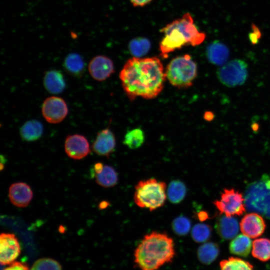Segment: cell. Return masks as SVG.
Masks as SVG:
<instances>
[{
  "mask_svg": "<svg viewBox=\"0 0 270 270\" xmlns=\"http://www.w3.org/2000/svg\"><path fill=\"white\" fill-rule=\"evenodd\" d=\"M122 88L129 99H152L162 91L166 75L156 57H133L127 60L120 73Z\"/></svg>",
  "mask_w": 270,
  "mask_h": 270,
  "instance_id": "obj_1",
  "label": "cell"
},
{
  "mask_svg": "<svg viewBox=\"0 0 270 270\" xmlns=\"http://www.w3.org/2000/svg\"><path fill=\"white\" fill-rule=\"evenodd\" d=\"M175 255L172 238L165 233L145 235L136 248L134 261L141 270H158L172 262Z\"/></svg>",
  "mask_w": 270,
  "mask_h": 270,
  "instance_id": "obj_2",
  "label": "cell"
},
{
  "mask_svg": "<svg viewBox=\"0 0 270 270\" xmlns=\"http://www.w3.org/2000/svg\"><path fill=\"white\" fill-rule=\"evenodd\" d=\"M160 31L164 34L160 43V56L164 58L186 45L194 46L201 44L206 37L204 32L199 30L188 12L167 24Z\"/></svg>",
  "mask_w": 270,
  "mask_h": 270,
  "instance_id": "obj_3",
  "label": "cell"
},
{
  "mask_svg": "<svg viewBox=\"0 0 270 270\" xmlns=\"http://www.w3.org/2000/svg\"><path fill=\"white\" fill-rule=\"evenodd\" d=\"M166 185L153 178L140 181L135 186L134 201L142 208L152 211L164 205Z\"/></svg>",
  "mask_w": 270,
  "mask_h": 270,
  "instance_id": "obj_4",
  "label": "cell"
},
{
  "mask_svg": "<svg viewBox=\"0 0 270 270\" xmlns=\"http://www.w3.org/2000/svg\"><path fill=\"white\" fill-rule=\"evenodd\" d=\"M166 78L178 88L192 86L197 76L198 66L189 54L178 56L172 60L166 69Z\"/></svg>",
  "mask_w": 270,
  "mask_h": 270,
  "instance_id": "obj_5",
  "label": "cell"
},
{
  "mask_svg": "<svg viewBox=\"0 0 270 270\" xmlns=\"http://www.w3.org/2000/svg\"><path fill=\"white\" fill-rule=\"evenodd\" d=\"M245 200L250 210L270 217V179L268 176L252 184L246 192Z\"/></svg>",
  "mask_w": 270,
  "mask_h": 270,
  "instance_id": "obj_6",
  "label": "cell"
},
{
  "mask_svg": "<svg viewBox=\"0 0 270 270\" xmlns=\"http://www.w3.org/2000/svg\"><path fill=\"white\" fill-rule=\"evenodd\" d=\"M216 76L220 82L226 86L242 85L248 78V64L240 59L227 62L218 70Z\"/></svg>",
  "mask_w": 270,
  "mask_h": 270,
  "instance_id": "obj_7",
  "label": "cell"
},
{
  "mask_svg": "<svg viewBox=\"0 0 270 270\" xmlns=\"http://www.w3.org/2000/svg\"><path fill=\"white\" fill-rule=\"evenodd\" d=\"M244 200L239 192L233 188H224L220 198L214 202V204L221 214L228 216H240L246 211Z\"/></svg>",
  "mask_w": 270,
  "mask_h": 270,
  "instance_id": "obj_8",
  "label": "cell"
},
{
  "mask_svg": "<svg viewBox=\"0 0 270 270\" xmlns=\"http://www.w3.org/2000/svg\"><path fill=\"white\" fill-rule=\"evenodd\" d=\"M68 110L64 99L51 96L46 98L42 106V113L46 120L52 124L62 122L67 116Z\"/></svg>",
  "mask_w": 270,
  "mask_h": 270,
  "instance_id": "obj_9",
  "label": "cell"
},
{
  "mask_svg": "<svg viewBox=\"0 0 270 270\" xmlns=\"http://www.w3.org/2000/svg\"><path fill=\"white\" fill-rule=\"evenodd\" d=\"M20 253V246L13 234L2 233L0 236V261L3 265L14 262Z\"/></svg>",
  "mask_w": 270,
  "mask_h": 270,
  "instance_id": "obj_10",
  "label": "cell"
},
{
  "mask_svg": "<svg viewBox=\"0 0 270 270\" xmlns=\"http://www.w3.org/2000/svg\"><path fill=\"white\" fill-rule=\"evenodd\" d=\"M88 70L94 80L102 82L106 80L114 72V64L108 57L98 55L90 60Z\"/></svg>",
  "mask_w": 270,
  "mask_h": 270,
  "instance_id": "obj_11",
  "label": "cell"
},
{
  "mask_svg": "<svg viewBox=\"0 0 270 270\" xmlns=\"http://www.w3.org/2000/svg\"><path fill=\"white\" fill-rule=\"evenodd\" d=\"M64 150L67 155L74 160L86 157L90 152L89 142L84 136L79 134H70L66 136Z\"/></svg>",
  "mask_w": 270,
  "mask_h": 270,
  "instance_id": "obj_12",
  "label": "cell"
},
{
  "mask_svg": "<svg viewBox=\"0 0 270 270\" xmlns=\"http://www.w3.org/2000/svg\"><path fill=\"white\" fill-rule=\"evenodd\" d=\"M242 233L250 238H256L264 232L266 224L264 218L258 214L251 212L246 214L240 224Z\"/></svg>",
  "mask_w": 270,
  "mask_h": 270,
  "instance_id": "obj_13",
  "label": "cell"
},
{
  "mask_svg": "<svg viewBox=\"0 0 270 270\" xmlns=\"http://www.w3.org/2000/svg\"><path fill=\"white\" fill-rule=\"evenodd\" d=\"M116 146L114 134L109 128H106L98 133L92 149L98 156L108 157L114 151Z\"/></svg>",
  "mask_w": 270,
  "mask_h": 270,
  "instance_id": "obj_14",
  "label": "cell"
},
{
  "mask_svg": "<svg viewBox=\"0 0 270 270\" xmlns=\"http://www.w3.org/2000/svg\"><path fill=\"white\" fill-rule=\"evenodd\" d=\"M33 193L30 187L24 182L12 184L8 190V197L10 202L15 206L24 208L31 202Z\"/></svg>",
  "mask_w": 270,
  "mask_h": 270,
  "instance_id": "obj_15",
  "label": "cell"
},
{
  "mask_svg": "<svg viewBox=\"0 0 270 270\" xmlns=\"http://www.w3.org/2000/svg\"><path fill=\"white\" fill-rule=\"evenodd\" d=\"M215 228L222 239L230 240L233 239L238 234L239 226L238 220L235 218L224 215L218 218Z\"/></svg>",
  "mask_w": 270,
  "mask_h": 270,
  "instance_id": "obj_16",
  "label": "cell"
},
{
  "mask_svg": "<svg viewBox=\"0 0 270 270\" xmlns=\"http://www.w3.org/2000/svg\"><path fill=\"white\" fill-rule=\"evenodd\" d=\"M43 84L46 90L54 94L62 93L66 86L62 74L56 70H49L44 73Z\"/></svg>",
  "mask_w": 270,
  "mask_h": 270,
  "instance_id": "obj_17",
  "label": "cell"
},
{
  "mask_svg": "<svg viewBox=\"0 0 270 270\" xmlns=\"http://www.w3.org/2000/svg\"><path fill=\"white\" fill-rule=\"evenodd\" d=\"M206 56L210 63L218 66L223 65L227 62L230 51L226 44L218 40H214L208 46Z\"/></svg>",
  "mask_w": 270,
  "mask_h": 270,
  "instance_id": "obj_18",
  "label": "cell"
},
{
  "mask_svg": "<svg viewBox=\"0 0 270 270\" xmlns=\"http://www.w3.org/2000/svg\"><path fill=\"white\" fill-rule=\"evenodd\" d=\"M43 132L42 124L36 120L26 121L20 129L22 138L26 142H33L38 140L42 136Z\"/></svg>",
  "mask_w": 270,
  "mask_h": 270,
  "instance_id": "obj_19",
  "label": "cell"
},
{
  "mask_svg": "<svg viewBox=\"0 0 270 270\" xmlns=\"http://www.w3.org/2000/svg\"><path fill=\"white\" fill-rule=\"evenodd\" d=\"M252 242L250 238L244 234H240L234 237L230 242L229 250L234 255L246 257L251 250Z\"/></svg>",
  "mask_w": 270,
  "mask_h": 270,
  "instance_id": "obj_20",
  "label": "cell"
},
{
  "mask_svg": "<svg viewBox=\"0 0 270 270\" xmlns=\"http://www.w3.org/2000/svg\"><path fill=\"white\" fill-rule=\"evenodd\" d=\"M63 65L65 70L74 76L80 77L84 71L85 64L84 60L77 53L68 54L65 58Z\"/></svg>",
  "mask_w": 270,
  "mask_h": 270,
  "instance_id": "obj_21",
  "label": "cell"
},
{
  "mask_svg": "<svg viewBox=\"0 0 270 270\" xmlns=\"http://www.w3.org/2000/svg\"><path fill=\"white\" fill-rule=\"evenodd\" d=\"M220 253L218 244L214 242H206L200 245L197 250V257L204 264H210L218 258Z\"/></svg>",
  "mask_w": 270,
  "mask_h": 270,
  "instance_id": "obj_22",
  "label": "cell"
},
{
  "mask_svg": "<svg viewBox=\"0 0 270 270\" xmlns=\"http://www.w3.org/2000/svg\"><path fill=\"white\" fill-rule=\"evenodd\" d=\"M252 254L259 260L265 262L270 260V239L259 238L252 242Z\"/></svg>",
  "mask_w": 270,
  "mask_h": 270,
  "instance_id": "obj_23",
  "label": "cell"
},
{
  "mask_svg": "<svg viewBox=\"0 0 270 270\" xmlns=\"http://www.w3.org/2000/svg\"><path fill=\"white\" fill-rule=\"evenodd\" d=\"M96 183L104 188H110L116 184L118 175L114 169L108 165H104L102 170L94 174Z\"/></svg>",
  "mask_w": 270,
  "mask_h": 270,
  "instance_id": "obj_24",
  "label": "cell"
},
{
  "mask_svg": "<svg viewBox=\"0 0 270 270\" xmlns=\"http://www.w3.org/2000/svg\"><path fill=\"white\" fill-rule=\"evenodd\" d=\"M151 43L149 40L144 37H138L132 40L128 43V50L136 58H142L149 52Z\"/></svg>",
  "mask_w": 270,
  "mask_h": 270,
  "instance_id": "obj_25",
  "label": "cell"
},
{
  "mask_svg": "<svg viewBox=\"0 0 270 270\" xmlns=\"http://www.w3.org/2000/svg\"><path fill=\"white\" fill-rule=\"evenodd\" d=\"M186 193V186L182 182L174 180L170 183L167 196L172 203L178 204L182 202L184 198Z\"/></svg>",
  "mask_w": 270,
  "mask_h": 270,
  "instance_id": "obj_26",
  "label": "cell"
},
{
  "mask_svg": "<svg viewBox=\"0 0 270 270\" xmlns=\"http://www.w3.org/2000/svg\"><path fill=\"white\" fill-rule=\"evenodd\" d=\"M220 266V270H254V266L250 262L233 256L221 260Z\"/></svg>",
  "mask_w": 270,
  "mask_h": 270,
  "instance_id": "obj_27",
  "label": "cell"
},
{
  "mask_svg": "<svg viewBox=\"0 0 270 270\" xmlns=\"http://www.w3.org/2000/svg\"><path fill=\"white\" fill-rule=\"evenodd\" d=\"M144 142V134L140 128L128 131L126 134L124 144L129 148L134 150L140 147Z\"/></svg>",
  "mask_w": 270,
  "mask_h": 270,
  "instance_id": "obj_28",
  "label": "cell"
},
{
  "mask_svg": "<svg viewBox=\"0 0 270 270\" xmlns=\"http://www.w3.org/2000/svg\"><path fill=\"white\" fill-rule=\"evenodd\" d=\"M212 230V228L208 224H196L194 226L192 230V238L198 243L204 242L210 238Z\"/></svg>",
  "mask_w": 270,
  "mask_h": 270,
  "instance_id": "obj_29",
  "label": "cell"
},
{
  "mask_svg": "<svg viewBox=\"0 0 270 270\" xmlns=\"http://www.w3.org/2000/svg\"><path fill=\"white\" fill-rule=\"evenodd\" d=\"M190 226V220L184 216L177 217L172 222V230L178 236L186 235L189 232Z\"/></svg>",
  "mask_w": 270,
  "mask_h": 270,
  "instance_id": "obj_30",
  "label": "cell"
},
{
  "mask_svg": "<svg viewBox=\"0 0 270 270\" xmlns=\"http://www.w3.org/2000/svg\"><path fill=\"white\" fill-rule=\"evenodd\" d=\"M61 265L50 258H40L34 262L30 270H62Z\"/></svg>",
  "mask_w": 270,
  "mask_h": 270,
  "instance_id": "obj_31",
  "label": "cell"
},
{
  "mask_svg": "<svg viewBox=\"0 0 270 270\" xmlns=\"http://www.w3.org/2000/svg\"><path fill=\"white\" fill-rule=\"evenodd\" d=\"M261 37L260 30L254 24H252V32L248 35L250 40L252 44H256Z\"/></svg>",
  "mask_w": 270,
  "mask_h": 270,
  "instance_id": "obj_32",
  "label": "cell"
},
{
  "mask_svg": "<svg viewBox=\"0 0 270 270\" xmlns=\"http://www.w3.org/2000/svg\"><path fill=\"white\" fill-rule=\"evenodd\" d=\"M4 270H29L26 264L18 262H14L10 264Z\"/></svg>",
  "mask_w": 270,
  "mask_h": 270,
  "instance_id": "obj_33",
  "label": "cell"
},
{
  "mask_svg": "<svg viewBox=\"0 0 270 270\" xmlns=\"http://www.w3.org/2000/svg\"><path fill=\"white\" fill-rule=\"evenodd\" d=\"M134 6H144L153 0H129Z\"/></svg>",
  "mask_w": 270,
  "mask_h": 270,
  "instance_id": "obj_34",
  "label": "cell"
},
{
  "mask_svg": "<svg viewBox=\"0 0 270 270\" xmlns=\"http://www.w3.org/2000/svg\"><path fill=\"white\" fill-rule=\"evenodd\" d=\"M104 166V165L102 162L96 163L94 166V174L100 172L102 170Z\"/></svg>",
  "mask_w": 270,
  "mask_h": 270,
  "instance_id": "obj_35",
  "label": "cell"
},
{
  "mask_svg": "<svg viewBox=\"0 0 270 270\" xmlns=\"http://www.w3.org/2000/svg\"><path fill=\"white\" fill-rule=\"evenodd\" d=\"M204 118L207 121H211L214 118V114L212 112H206L204 114Z\"/></svg>",
  "mask_w": 270,
  "mask_h": 270,
  "instance_id": "obj_36",
  "label": "cell"
},
{
  "mask_svg": "<svg viewBox=\"0 0 270 270\" xmlns=\"http://www.w3.org/2000/svg\"><path fill=\"white\" fill-rule=\"evenodd\" d=\"M258 128H259V126L258 124L256 123H253L252 125V130L254 131V132H257L258 130Z\"/></svg>",
  "mask_w": 270,
  "mask_h": 270,
  "instance_id": "obj_37",
  "label": "cell"
},
{
  "mask_svg": "<svg viewBox=\"0 0 270 270\" xmlns=\"http://www.w3.org/2000/svg\"><path fill=\"white\" fill-rule=\"evenodd\" d=\"M105 202H102V203H100V208H105L107 206H108V203L106 202V203L105 204Z\"/></svg>",
  "mask_w": 270,
  "mask_h": 270,
  "instance_id": "obj_38",
  "label": "cell"
}]
</instances>
